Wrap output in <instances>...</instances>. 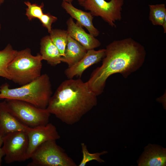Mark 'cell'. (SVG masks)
<instances>
[{
	"instance_id": "1",
	"label": "cell",
	"mask_w": 166,
	"mask_h": 166,
	"mask_svg": "<svg viewBox=\"0 0 166 166\" xmlns=\"http://www.w3.org/2000/svg\"><path fill=\"white\" fill-rule=\"evenodd\" d=\"M105 49L102 65L93 71L86 82L97 96L103 92L109 76L120 73L127 77L142 65L146 54L144 47L130 38L114 40Z\"/></svg>"
},
{
	"instance_id": "2",
	"label": "cell",
	"mask_w": 166,
	"mask_h": 166,
	"mask_svg": "<svg viewBox=\"0 0 166 166\" xmlns=\"http://www.w3.org/2000/svg\"><path fill=\"white\" fill-rule=\"evenodd\" d=\"M97 96L81 79L63 81L51 97L46 109L63 122L72 125L97 103Z\"/></svg>"
},
{
	"instance_id": "3",
	"label": "cell",
	"mask_w": 166,
	"mask_h": 166,
	"mask_svg": "<svg viewBox=\"0 0 166 166\" xmlns=\"http://www.w3.org/2000/svg\"><path fill=\"white\" fill-rule=\"evenodd\" d=\"M52 94L50 78L46 73L20 87L10 89L6 83L0 86V99L19 100L42 109H46Z\"/></svg>"
},
{
	"instance_id": "4",
	"label": "cell",
	"mask_w": 166,
	"mask_h": 166,
	"mask_svg": "<svg viewBox=\"0 0 166 166\" xmlns=\"http://www.w3.org/2000/svg\"><path fill=\"white\" fill-rule=\"evenodd\" d=\"M42 60L40 54L34 56L29 48L18 51L7 66L10 80L22 86L36 79L41 75Z\"/></svg>"
},
{
	"instance_id": "5",
	"label": "cell",
	"mask_w": 166,
	"mask_h": 166,
	"mask_svg": "<svg viewBox=\"0 0 166 166\" xmlns=\"http://www.w3.org/2000/svg\"><path fill=\"white\" fill-rule=\"evenodd\" d=\"M32 162L28 166H76L73 160L56 143L47 141L38 146L32 153Z\"/></svg>"
},
{
	"instance_id": "6",
	"label": "cell",
	"mask_w": 166,
	"mask_h": 166,
	"mask_svg": "<svg viewBox=\"0 0 166 166\" xmlns=\"http://www.w3.org/2000/svg\"><path fill=\"white\" fill-rule=\"evenodd\" d=\"M7 108L22 123L33 128L49 123L51 114L46 109L37 107L26 102L14 99H5Z\"/></svg>"
},
{
	"instance_id": "7",
	"label": "cell",
	"mask_w": 166,
	"mask_h": 166,
	"mask_svg": "<svg viewBox=\"0 0 166 166\" xmlns=\"http://www.w3.org/2000/svg\"><path fill=\"white\" fill-rule=\"evenodd\" d=\"M124 0H85L80 5L90 11L93 16L100 17L112 27L122 19L121 12Z\"/></svg>"
},
{
	"instance_id": "8",
	"label": "cell",
	"mask_w": 166,
	"mask_h": 166,
	"mask_svg": "<svg viewBox=\"0 0 166 166\" xmlns=\"http://www.w3.org/2000/svg\"><path fill=\"white\" fill-rule=\"evenodd\" d=\"M3 138L2 148L5 152L4 159L6 163L9 164L27 160L28 139L26 132H11Z\"/></svg>"
},
{
	"instance_id": "9",
	"label": "cell",
	"mask_w": 166,
	"mask_h": 166,
	"mask_svg": "<svg viewBox=\"0 0 166 166\" xmlns=\"http://www.w3.org/2000/svg\"><path fill=\"white\" fill-rule=\"evenodd\" d=\"M26 132L28 139L27 159L30 158L33 152L41 144L50 140H56L60 137L56 127L51 123L44 125L29 127Z\"/></svg>"
},
{
	"instance_id": "10",
	"label": "cell",
	"mask_w": 166,
	"mask_h": 166,
	"mask_svg": "<svg viewBox=\"0 0 166 166\" xmlns=\"http://www.w3.org/2000/svg\"><path fill=\"white\" fill-rule=\"evenodd\" d=\"M105 55V49L98 50L94 49L87 50L80 60L65 70V74L68 79H72L75 77H81L86 69L100 61Z\"/></svg>"
},
{
	"instance_id": "11",
	"label": "cell",
	"mask_w": 166,
	"mask_h": 166,
	"mask_svg": "<svg viewBox=\"0 0 166 166\" xmlns=\"http://www.w3.org/2000/svg\"><path fill=\"white\" fill-rule=\"evenodd\" d=\"M69 35L84 47L87 50L94 49L100 46L101 43L95 37L87 33L78 23H76L72 17L66 21Z\"/></svg>"
},
{
	"instance_id": "12",
	"label": "cell",
	"mask_w": 166,
	"mask_h": 166,
	"mask_svg": "<svg viewBox=\"0 0 166 166\" xmlns=\"http://www.w3.org/2000/svg\"><path fill=\"white\" fill-rule=\"evenodd\" d=\"M29 127L22 123L10 112L5 101L0 102V134L3 138L12 132H27Z\"/></svg>"
},
{
	"instance_id": "13",
	"label": "cell",
	"mask_w": 166,
	"mask_h": 166,
	"mask_svg": "<svg viewBox=\"0 0 166 166\" xmlns=\"http://www.w3.org/2000/svg\"><path fill=\"white\" fill-rule=\"evenodd\" d=\"M139 166H164L166 165V149L149 144L137 161Z\"/></svg>"
},
{
	"instance_id": "14",
	"label": "cell",
	"mask_w": 166,
	"mask_h": 166,
	"mask_svg": "<svg viewBox=\"0 0 166 166\" xmlns=\"http://www.w3.org/2000/svg\"><path fill=\"white\" fill-rule=\"evenodd\" d=\"M61 6L71 17L76 20L80 25L85 27L90 34L95 37L99 35L100 32L93 25V16L90 12H85L78 9L71 3L65 1H62Z\"/></svg>"
},
{
	"instance_id": "15",
	"label": "cell",
	"mask_w": 166,
	"mask_h": 166,
	"mask_svg": "<svg viewBox=\"0 0 166 166\" xmlns=\"http://www.w3.org/2000/svg\"><path fill=\"white\" fill-rule=\"evenodd\" d=\"M87 50L79 42L69 35L65 52L61 61L70 67L80 60L86 54Z\"/></svg>"
},
{
	"instance_id": "16",
	"label": "cell",
	"mask_w": 166,
	"mask_h": 166,
	"mask_svg": "<svg viewBox=\"0 0 166 166\" xmlns=\"http://www.w3.org/2000/svg\"><path fill=\"white\" fill-rule=\"evenodd\" d=\"M40 52L43 60H46L52 66H55L61 62L62 56L49 35L41 39Z\"/></svg>"
},
{
	"instance_id": "17",
	"label": "cell",
	"mask_w": 166,
	"mask_h": 166,
	"mask_svg": "<svg viewBox=\"0 0 166 166\" xmlns=\"http://www.w3.org/2000/svg\"><path fill=\"white\" fill-rule=\"evenodd\" d=\"M18 51L14 49L10 44H8L3 49L0 50V77L11 80L7 66L15 57Z\"/></svg>"
},
{
	"instance_id": "18",
	"label": "cell",
	"mask_w": 166,
	"mask_h": 166,
	"mask_svg": "<svg viewBox=\"0 0 166 166\" xmlns=\"http://www.w3.org/2000/svg\"><path fill=\"white\" fill-rule=\"evenodd\" d=\"M49 33L51 39L58 49L61 56H64L69 35L67 31L59 29H52Z\"/></svg>"
},
{
	"instance_id": "19",
	"label": "cell",
	"mask_w": 166,
	"mask_h": 166,
	"mask_svg": "<svg viewBox=\"0 0 166 166\" xmlns=\"http://www.w3.org/2000/svg\"><path fill=\"white\" fill-rule=\"evenodd\" d=\"M149 19L152 24L162 26L166 18V8L165 4L162 3L149 5Z\"/></svg>"
},
{
	"instance_id": "20",
	"label": "cell",
	"mask_w": 166,
	"mask_h": 166,
	"mask_svg": "<svg viewBox=\"0 0 166 166\" xmlns=\"http://www.w3.org/2000/svg\"><path fill=\"white\" fill-rule=\"evenodd\" d=\"M81 146L82 153V159L78 166H85L87 163L93 160H95L98 162H104L103 160L101 158L100 156L108 153L107 151H103L100 152L91 153L87 149L86 145L84 143H81Z\"/></svg>"
},
{
	"instance_id": "21",
	"label": "cell",
	"mask_w": 166,
	"mask_h": 166,
	"mask_svg": "<svg viewBox=\"0 0 166 166\" xmlns=\"http://www.w3.org/2000/svg\"><path fill=\"white\" fill-rule=\"evenodd\" d=\"M24 3L27 6L26 14L30 20L36 18L39 19L43 14V3L39 5L36 3H31L29 1H26Z\"/></svg>"
},
{
	"instance_id": "22",
	"label": "cell",
	"mask_w": 166,
	"mask_h": 166,
	"mask_svg": "<svg viewBox=\"0 0 166 166\" xmlns=\"http://www.w3.org/2000/svg\"><path fill=\"white\" fill-rule=\"evenodd\" d=\"M57 18L49 13L44 14L39 19L43 26L45 27L49 33L52 29V24L55 22L57 20Z\"/></svg>"
},
{
	"instance_id": "23",
	"label": "cell",
	"mask_w": 166,
	"mask_h": 166,
	"mask_svg": "<svg viewBox=\"0 0 166 166\" xmlns=\"http://www.w3.org/2000/svg\"><path fill=\"white\" fill-rule=\"evenodd\" d=\"M5 155V152L3 148L2 147L0 148V166L1 164L2 158Z\"/></svg>"
},
{
	"instance_id": "24",
	"label": "cell",
	"mask_w": 166,
	"mask_h": 166,
	"mask_svg": "<svg viewBox=\"0 0 166 166\" xmlns=\"http://www.w3.org/2000/svg\"><path fill=\"white\" fill-rule=\"evenodd\" d=\"M3 143V138L0 134V148Z\"/></svg>"
},
{
	"instance_id": "25",
	"label": "cell",
	"mask_w": 166,
	"mask_h": 166,
	"mask_svg": "<svg viewBox=\"0 0 166 166\" xmlns=\"http://www.w3.org/2000/svg\"><path fill=\"white\" fill-rule=\"evenodd\" d=\"M63 1L66 2L71 3L73 0H62Z\"/></svg>"
},
{
	"instance_id": "26",
	"label": "cell",
	"mask_w": 166,
	"mask_h": 166,
	"mask_svg": "<svg viewBox=\"0 0 166 166\" xmlns=\"http://www.w3.org/2000/svg\"><path fill=\"white\" fill-rule=\"evenodd\" d=\"M85 0H77L80 5L82 4Z\"/></svg>"
},
{
	"instance_id": "27",
	"label": "cell",
	"mask_w": 166,
	"mask_h": 166,
	"mask_svg": "<svg viewBox=\"0 0 166 166\" xmlns=\"http://www.w3.org/2000/svg\"><path fill=\"white\" fill-rule=\"evenodd\" d=\"M5 0H0V2L1 4L3 3Z\"/></svg>"
},
{
	"instance_id": "28",
	"label": "cell",
	"mask_w": 166,
	"mask_h": 166,
	"mask_svg": "<svg viewBox=\"0 0 166 166\" xmlns=\"http://www.w3.org/2000/svg\"><path fill=\"white\" fill-rule=\"evenodd\" d=\"M1 4V3H0V5Z\"/></svg>"
},
{
	"instance_id": "29",
	"label": "cell",
	"mask_w": 166,
	"mask_h": 166,
	"mask_svg": "<svg viewBox=\"0 0 166 166\" xmlns=\"http://www.w3.org/2000/svg\"></svg>"
}]
</instances>
